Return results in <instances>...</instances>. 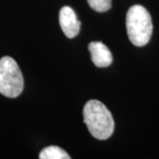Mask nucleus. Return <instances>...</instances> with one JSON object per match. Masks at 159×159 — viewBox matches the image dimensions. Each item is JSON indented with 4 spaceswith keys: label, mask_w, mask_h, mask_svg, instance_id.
<instances>
[{
    "label": "nucleus",
    "mask_w": 159,
    "mask_h": 159,
    "mask_svg": "<svg viewBox=\"0 0 159 159\" xmlns=\"http://www.w3.org/2000/svg\"><path fill=\"white\" fill-rule=\"evenodd\" d=\"M40 159H70V156L57 146L44 148L39 154Z\"/></svg>",
    "instance_id": "nucleus-6"
},
{
    "label": "nucleus",
    "mask_w": 159,
    "mask_h": 159,
    "mask_svg": "<svg viewBox=\"0 0 159 159\" xmlns=\"http://www.w3.org/2000/svg\"><path fill=\"white\" fill-rule=\"evenodd\" d=\"M24 88V80L16 61L11 57L0 59V93L6 97H19Z\"/></svg>",
    "instance_id": "nucleus-3"
},
{
    "label": "nucleus",
    "mask_w": 159,
    "mask_h": 159,
    "mask_svg": "<svg viewBox=\"0 0 159 159\" xmlns=\"http://www.w3.org/2000/svg\"><path fill=\"white\" fill-rule=\"evenodd\" d=\"M93 10L97 12H104L109 11L111 7V0H87Z\"/></svg>",
    "instance_id": "nucleus-7"
},
{
    "label": "nucleus",
    "mask_w": 159,
    "mask_h": 159,
    "mask_svg": "<svg viewBox=\"0 0 159 159\" xmlns=\"http://www.w3.org/2000/svg\"><path fill=\"white\" fill-rule=\"evenodd\" d=\"M84 123L92 136L107 140L114 131V120L107 107L97 100H89L83 108Z\"/></svg>",
    "instance_id": "nucleus-1"
},
{
    "label": "nucleus",
    "mask_w": 159,
    "mask_h": 159,
    "mask_svg": "<svg viewBox=\"0 0 159 159\" xmlns=\"http://www.w3.org/2000/svg\"><path fill=\"white\" fill-rule=\"evenodd\" d=\"M128 38L134 45L142 47L149 42L153 25L148 10L140 5L131 6L125 19Z\"/></svg>",
    "instance_id": "nucleus-2"
},
{
    "label": "nucleus",
    "mask_w": 159,
    "mask_h": 159,
    "mask_svg": "<svg viewBox=\"0 0 159 159\" xmlns=\"http://www.w3.org/2000/svg\"><path fill=\"white\" fill-rule=\"evenodd\" d=\"M91 59L97 67H107L112 63V55L106 45L101 42H92L89 44Z\"/></svg>",
    "instance_id": "nucleus-5"
},
{
    "label": "nucleus",
    "mask_w": 159,
    "mask_h": 159,
    "mask_svg": "<svg viewBox=\"0 0 159 159\" xmlns=\"http://www.w3.org/2000/svg\"><path fill=\"white\" fill-rule=\"evenodd\" d=\"M59 24L66 37L74 38L79 34L80 21L70 6H64L59 11Z\"/></svg>",
    "instance_id": "nucleus-4"
}]
</instances>
